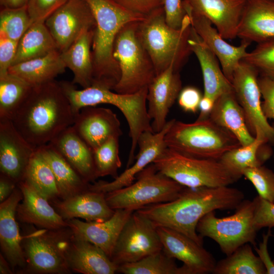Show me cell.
<instances>
[{
  "label": "cell",
  "mask_w": 274,
  "mask_h": 274,
  "mask_svg": "<svg viewBox=\"0 0 274 274\" xmlns=\"http://www.w3.org/2000/svg\"><path fill=\"white\" fill-rule=\"evenodd\" d=\"M244 198L242 191L228 186L186 187L172 201L149 205L136 211L156 227L175 230L203 245V238L196 231L199 221L216 210L235 209Z\"/></svg>",
  "instance_id": "cell-1"
},
{
  "label": "cell",
  "mask_w": 274,
  "mask_h": 274,
  "mask_svg": "<svg viewBox=\"0 0 274 274\" xmlns=\"http://www.w3.org/2000/svg\"><path fill=\"white\" fill-rule=\"evenodd\" d=\"M75 114L60 82L32 86L11 120L17 131L37 148L72 126Z\"/></svg>",
  "instance_id": "cell-2"
},
{
  "label": "cell",
  "mask_w": 274,
  "mask_h": 274,
  "mask_svg": "<svg viewBox=\"0 0 274 274\" xmlns=\"http://www.w3.org/2000/svg\"><path fill=\"white\" fill-rule=\"evenodd\" d=\"M85 1L96 22L91 46L92 86L113 90L120 78V69L113 55L116 36L126 23L142 21L146 16L130 12L112 0Z\"/></svg>",
  "instance_id": "cell-3"
},
{
  "label": "cell",
  "mask_w": 274,
  "mask_h": 274,
  "mask_svg": "<svg viewBox=\"0 0 274 274\" xmlns=\"http://www.w3.org/2000/svg\"><path fill=\"white\" fill-rule=\"evenodd\" d=\"M191 28L187 14L180 28L168 26L163 6L139 22L138 35L151 58L156 76L171 65L179 72L186 63L192 53L188 43Z\"/></svg>",
  "instance_id": "cell-4"
},
{
  "label": "cell",
  "mask_w": 274,
  "mask_h": 274,
  "mask_svg": "<svg viewBox=\"0 0 274 274\" xmlns=\"http://www.w3.org/2000/svg\"><path fill=\"white\" fill-rule=\"evenodd\" d=\"M60 83L75 115L83 108L99 104L113 105L121 112L129 127L130 155L135 154L141 134L153 131L147 106L148 87L133 94H121L102 87L91 86L79 90L72 82L62 81Z\"/></svg>",
  "instance_id": "cell-5"
},
{
  "label": "cell",
  "mask_w": 274,
  "mask_h": 274,
  "mask_svg": "<svg viewBox=\"0 0 274 274\" xmlns=\"http://www.w3.org/2000/svg\"><path fill=\"white\" fill-rule=\"evenodd\" d=\"M164 140L170 149L194 157L215 160L241 146L234 135L209 117L193 123L175 120Z\"/></svg>",
  "instance_id": "cell-6"
},
{
  "label": "cell",
  "mask_w": 274,
  "mask_h": 274,
  "mask_svg": "<svg viewBox=\"0 0 274 274\" xmlns=\"http://www.w3.org/2000/svg\"><path fill=\"white\" fill-rule=\"evenodd\" d=\"M139 22L125 24L114 42L113 55L120 78L113 91L119 93H136L148 87L156 76L151 58L138 35Z\"/></svg>",
  "instance_id": "cell-7"
},
{
  "label": "cell",
  "mask_w": 274,
  "mask_h": 274,
  "mask_svg": "<svg viewBox=\"0 0 274 274\" xmlns=\"http://www.w3.org/2000/svg\"><path fill=\"white\" fill-rule=\"evenodd\" d=\"M73 233L68 227L57 229L34 228L22 236L25 273L65 274L70 270L65 253Z\"/></svg>",
  "instance_id": "cell-8"
},
{
  "label": "cell",
  "mask_w": 274,
  "mask_h": 274,
  "mask_svg": "<svg viewBox=\"0 0 274 274\" xmlns=\"http://www.w3.org/2000/svg\"><path fill=\"white\" fill-rule=\"evenodd\" d=\"M153 163L160 172L186 187L229 186L238 180L219 160L194 157L168 148Z\"/></svg>",
  "instance_id": "cell-9"
},
{
  "label": "cell",
  "mask_w": 274,
  "mask_h": 274,
  "mask_svg": "<svg viewBox=\"0 0 274 274\" xmlns=\"http://www.w3.org/2000/svg\"><path fill=\"white\" fill-rule=\"evenodd\" d=\"M129 186L108 192L106 201L114 210L136 211L177 198L186 187L160 172L152 163L137 174Z\"/></svg>",
  "instance_id": "cell-10"
},
{
  "label": "cell",
  "mask_w": 274,
  "mask_h": 274,
  "mask_svg": "<svg viewBox=\"0 0 274 274\" xmlns=\"http://www.w3.org/2000/svg\"><path fill=\"white\" fill-rule=\"evenodd\" d=\"M255 208L254 199H244L231 216L218 218L215 211L210 212L199 221L197 232L202 238L208 237L216 242L226 256L245 244L256 246Z\"/></svg>",
  "instance_id": "cell-11"
},
{
  "label": "cell",
  "mask_w": 274,
  "mask_h": 274,
  "mask_svg": "<svg viewBox=\"0 0 274 274\" xmlns=\"http://www.w3.org/2000/svg\"><path fill=\"white\" fill-rule=\"evenodd\" d=\"M258 76L255 68L242 60L234 71L231 83L252 134L265 144L274 143L273 128L268 122L262 109Z\"/></svg>",
  "instance_id": "cell-12"
},
{
  "label": "cell",
  "mask_w": 274,
  "mask_h": 274,
  "mask_svg": "<svg viewBox=\"0 0 274 274\" xmlns=\"http://www.w3.org/2000/svg\"><path fill=\"white\" fill-rule=\"evenodd\" d=\"M161 250L156 227L146 217L134 211L119 234L111 259L119 266L138 261Z\"/></svg>",
  "instance_id": "cell-13"
},
{
  "label": "cell",
  "mask_w": 274,
  "mask_h": 274,
  "mask_svg": "<svg viewBox=\"0 0 274 274\" xmlns=\"http://www.w3.org/2000/svg\"><path fill=\"white\" fill-rule=\"evenodd\" d=\"M58 50H66L87 30L94 29L95 19L85 0H67L44 22Z\"/></svg>",
  "instance_id": "cell-14"
},
{
  "label": "cell",
  "mask_w": 274,
  "mask_h": 274,
  "mask_svg": "<svg viewBox=\"0 0 274 274\" xmlns=\"http://www.w3.org/2000/svg\"><path fill=\"white\" fill-rule=\"evenodd\" d=\"M173 119L167 121L163 129L158 132L147 131L141 134L138 142L139 152L132 164L111 182L100 180L90 184V190L107 193L129 186L136 176L153 161L166 149L165 136L174 123Z\"/></svg>",
  "instance_id": "cell-15"
},
{
  "label": "cell",
  "mask_w": 274,
  "mask_h": 274,
  "mask_svg": "<svg viewBox=\"0 0 274 274\" xmlns=\"http://www.w3.org/2000/svg\"><path fill=\"white\" fill-rule=\"evenodd\" d=\"M163 251L183 262L189 274L212 273L216 262L212 254L188 236L169 228L157 226Z\"/></svg>",
  "instance_id": "cell-16"
},
{
  "label": "cell",
  "mask_w": 274,
  "mask_h": 274,
  "mask_svg": "<svg viewBox=\"0 0 274 274\" xmlns=\"http://www.w3.org/2000/svg\"><path fill=\"white\" fill-rule=\"evenodd\" d=\"M36 148L21 135L11 120L0 119L1 174L18 184L23 180Z\"/></svg>",
  "instance_id": "cell-17"
},
{
  "label": "cell",
  "mask_w": 274,
  "mask_h": 274,
  "mask_svg": "<svg viewBox=\"0 0 274 274\" xmlns=\"http://www.w3.org/2000/svg\"><path fill=\"white\" fill-rule=\"evenodd\" d=\"M72 126L92 151L110 139L123 134L117 115L109 109L95 106L81 109L75 115Z\"/></svg>",
  "instance_id": "cell-18"
},
{
  "label": "cell",
  "mask_w": 274,
  "mask_h": 274,
  "mask_svg": "<svg viewBox=\"0 0 274 274\" xmlns=\"http://www.w3.org/2000/svg\"><path fill=\"white\" fill-rule=\"evenodd\" d=\"M246 0H183L186 12L208 19L225 40L237 37Z\"/></svg>",
  "instance_id": "cell-19"
},
{
  "label": "cell",
  "mask_w": 274,
  "mask_h": 274,
  "mask_svg": "<svg viewBox=\"0 0 274 274\" xmlns=\"http://www.w3.org/2000/svg\"><path fill=\"white\" fill-rule=\"evenodd\" d=\"M182 89L179 72L173 65L157 75L148 86L147 108L153 132H159L164 127L169 110Z\"/></svg>",
  "instance_id": "cell-20"
},
{
  "label": "cell",
  "mask_w": 274,
  "mask_h": 274,
  "mask_svg": "<svg viewBox=\"0 0 274 274\" xmlns=\"http://www.w3.org/2000/svg\"><path fill=\"white\" fill-rule=\"evenodd\" d=\"M186 14L190 18L192 27L216 55L224 75L231 83L234 71L247 54V49L250 43L242 41L239 46L231 45L213 27L208 19L188 12Z\"/></svg>",
  "instance_id": "cell-21"
},
{
  "label": "cell",
  "mask_w": 274,
  "mask_h": 274,
  "mask_svg": "<svg viewBox=\"0 0 274 274\" xmlns=\"http://www.w3.org/2000/svg\"><path fill=\"white\" fill-rule=\"evenodd\" d=\"M133 212L115 210L113 215L103 222L83 221L77 218L66 222L74 236L95 245L111 258L119 234Z\"/></svg>",
  "instance_id": "cell-22"
},
{
  "label": "cell",
  "mask_w": 274,
  "mask_h": 274,
  "mask_svg": "<svg viewBox=\"0 0 274 274\" xmlns=\"http://www.w3.org/2000/svg\"><path fill=\"white\" fill-rule=\"evenodd\" d=\"M22 199V194L18 187L12 194L0 204V245L3 255L13 271L16 268L25 267V259L22 247L21 236L16 218V209Z\"/></svg>",
  "instance_id": "cell-23"
},
{
  "label": "cell",
  "mask_w": 274,
  "mask_h": 274,
  "mask_svg": "<svg viewBox=\"0 0 274 274\" xmlns=\"http://www.w3.org/2000/svg\"><path fill=\"white\" fill-rule=\"evenodd\" d=\"M22 194V202L16 209V218L23 223L39 228L57 229L68 227L66 220L53 208L47 199L24 180L17 184Z\"/></svg>",
  "instance_id": "cell-24"
},
{
  "label": "cell",
  "mask_w": 274,
  "mask_h": 274,
  "mask_svg": "<svg viewBox=\"0 0 274 274\" xmlns=\"http://www.w3.org/2000/svg\"><path fill=\"white\" fill-rule=\"evenodd\" d=\"M51 203L66 221L80 218L86 221L103 222L110 219L115 211L108 205L105 193L89 189L66 199L58 198Z\"/></svg>",
  "instance_id": "cell-25"
},
{
  "label": "cell",
  "mask_w": 274,
  "mask_h": 274,
  "mask_svg": "<svg viewBox=\"0 0 274 274\" xmlns=\"http://www.w3.org/2000/svg\"><path fill=\"white\" fill-rule=\"evenodd\" d=\"M237 37L257 44L274 38V0H246Z\"/></svg>",
  "instance_id": "cell-26"
},
{
  "label": "cell",
  "mask_w": 274,
  "mask_h": 274,
  "mask_svg": "<svg viewBox=\"0 0 274 274\" xmlns=\"http://www.w3.org/2000/svg\"><path fill=\"white\" fill-rule=\"evenodd\" d=\"M65 256L71 271L83 274H114L117 271L118 266L101 249L73 234Z\"/></svg>",
  "instance_id": "cell-27"
},
{
  "label": "cell",
  "mask_w": 274,
  "mask_h": 274,
  "mask_svg": "<svg viewBox=\"0 0 274 274\" xmlns=\"http://www.w3.org/2000/svg\"><path fill=\"white\" fill-rule=\"evenodd\" d=\"M188 43L200 65L204 85L203 95L215 100L223 94L233 91L232 83L224 75L218 58L192 27Z\"/></svg>",
  "instance_id": "cell-28"
},
{
  "label": "cell",
  "mask_w": 274,
  "mask_h": 274,
  "mask_svg": "<svg viewBox=\"0 0 274 274\" xmlns=\"http://www.w3.org/2000/svg\"><path fill=\"white\" fill-rule=\"evenodd\" d=\"M88 182L97 179L94 168L92 150L79 136L72 126L66 128L50 143Z\"/></svg>",
  "instance_id": "cell-29"
},
{
  "label": "cell",
  "mask_w": 274,
  "mask_h": 274,
  "mask_svg": "<svg viewBox=\"0 0 274 274\" xmlns=\"http://www.w3.org/2000/svg\"><path fill=\"white\" fill-rule=\"evenodd\" d=\"M209 118L234 135L241 146L248 145L255 139L234 91L223 94L215 100Z\"/></svg>",
  "instance_id": "cell-30"
},
{
  "label": "cell",
  "mask_w": 274,
  "mask_h": 274,
  "mask_svg": "<svg viewBox=\"0 0 274 274\" xmlns=\"http://www.w3.org/2000/svg\"><path fill=\"white\" fill-rule=\"evenodd\" d=\"M94 30L84 31L66 50L61 52L66 68L73 72L72 82L79 84L83 88L90 87L92 84L91 46Z\"/></svg>",
  "instance_id": "cell-31"
},
{
  "label": "cell",
  "mask_w": 274,
  "mask_h": 274,
  "mask_svg": "<svg viewBox=\"0 0 274 274\" xmlns=\"http://www.w3.org/2000/svg\"><path fill=\"white\" fill-rule=\"evenodd\" d=\"M55 178L59 198L66 199L89 190L86 181L50 143L39 147Z\"/></svg>",
  "instance_id": "cell-32"
},
{
  "label": "cell",
  "mask_w": 274,
  "mask_h": 274,
  "mask_svg": "<svg viewBox=\"0 0 274 274\" xmlns=\"http://www.w3.org/2000/svg\"><path fill=\"white\" fill-rule=\"evenodd\" d=\"M66 68L61 52L55 50L45 56L13 64L8 72L35 86L54 80Z\"/></svg>",
  "instance_id": "cell-33"
},
{
  "label": "cell",
  "mask_w": 274,
  "mask_h": 274,
  "mask_svg": "<svg viewBox=\"0 0 274 274\" xmlns=\"http://www.w3.org/2000/svg\"><path fill=\"white\" fill-rule=\"evenodd\" d=\"M55 50L58 49L45 23H32L18 41L12 65L45 56Z\"/></svg>",
  "instance_id": "cell-34"
},
{
  "label": "cell",
  "mask_w": 274,
  "mask_h": 274,
  "mask_svg": "<svg viewBox=\"0 0 274 274\" xmlns=\"http://www.w3.org/2000/svg\"><path fill=\"white\" fill-rule=\"evenodd\" d=\"M265 145L262 140L255 138L251 144L230 150L219 160L226 169L238 180L242 172L248 168L262 165L271 154L269 148L260 150Z\"/></svg>",
  "instance_id": "cell-35"
},
{
  "label": "cell",
  "mask_w": 274,
  "mask_h": 274,
  "mask_svg": "<svg viewBox=\"0 0 274 274\" xmlns=\"http://www.w3.org/2000/svg\"><path fill=\"white\" fill-rule=\"evenodd\" d=\"M22 180L33 187L49 201L59 198V193L53 173L37 147L26 167Z\"/></svg>",
  "instance_id": "cell-36"
},
{
  "label": "cell",
  "mask_w": 274,
  "mask_h": 274,
  "mask_svg": "<svg viewBox=\"0 0 274 274\" xmlns=\"http://www.w3.org/2000/svg\"><path fill=\"white\" fill-rule=\"evenodd\" d=\"M212 273L266 274V270L260 258L254 253L251 244L247 243L216 262Z\"/></svg>",
  "instance_id": "cell-37"
},
{
  "label": "cell",
  "mask_w": 274,
  "mask_h": 274,
  "mask_svg": "<svg viewBox=\"0 0 274 274\" xmlns=\"http://www.w3.org/2000/svg\"><path fill=\"white\" fill-rule=\"evenodd\" d=\"M32 86L9 72L0 75V119L11 120Z\"/></svg>",
  "instance_id": "cell-38"
},
{
  "label": "cell",
  "mask_w": 274,
  "mask_h": 274,
  "mask_svg": "<svg viewBox=\"0 0 274 274\" xmlns=\"http://www.w3.org/2000/svg\"><path fill=\"white\" fill-rule=\"evenodd\" d=\"M117 272L123 274H189L183 266L178 267L175 259L161 250L136 262L118 266Z\"/></svg>",
  "instance_id": "cell-39"
},
{
  "label": "cell",
  "mask_w": 274,
  "mask_h": 274,
  "mask_svg": "<svg viewBox=\"0 0 274 274\" xmlns=\"http://www.w3.org/2000/svg\"><path fill=\"white\" fill-rule=\"evenodd\" d=\"M118 137H113L92 151L93 159L97 178L111 176L116 179L122 165L119 156Z\"/></svg>",
  "instance_id": "cell-40"
},
{
  "label": "cell",
  "mask_w": 274,
  "mask_h": 274,
  "mask_svg": "<svg viewBox=\"0 0 274 274\" xmlns=\"http://www.w3.org/2000/svg\"><path fill=\"white\" fill-rule=\"evenodd\" d=\"M27 6L17 8H1L0 35L18 42L32 24Z\"/></svg>",
  "instance_id": "cell-41"
},
{
  "label": "cell",
  "mask_w": 274,
  "mask_h": 274,
  "mask_svg": "<svg viewBox=\"0 0 274 274\" xmlns=\"http://www.w3.org/2000/svg\"><path fill=\"white\" fill-rule=\"evenodd\" d=\"M243 60L255 68L259 76L274 81V38L257 43Z\"/></svg>",
  "instance_id": "cell-42"
},
{
  "label": "cell",
  "mask_w": 274,
  "mask_h": 274,
  "mask_svg": "<svg viewBox=\"0 0 274 274\" xmlns=\"http://www.w3.org/2000/svg\"><path fill=\"white\" fill-rule=\"evenodd\" d=\"M242 176L253 184L258 196L274 203V173L271 169L262 165L244 169Z\"/></svg>",
  "instance_id": "cell-43"
},
{
  "label": "cell",
  "mask_w": 274,
  "mask_h": 274,
  "mask_svg": "<svg viewBox=\"0 0 274 274\" xmlns=\"http://www.w3.org/2000/svg\"><path fill=\"white\" fill-rule=\"evenodd\" d=\"M67 0H28L27 8L33 23L43 22Z\"/></svg>",
  "instance_id": "cell-44"
},
{
  "label": "cell",
  "mask_w": 274,
  "mask_h": 274,
  "mask_svg": "<svg viewBox=\"0 0 274 274\" xmlns=\"http://www.w3.org/2000/svg\"><path fill=\"white\" fill-rule=\"evenodd\" d=\"M253 199L255 205L253 224L255 229L258 231L264 227H273L274 203L268 201L258 195Z\"/></svg>",
  "instance_id": "cell-45"
},
{
  "label": "cell",
  "mask_w": 274,
  "mask_h": 274,
  "mask_svg": "<svg viewBox=\"0 0 274 274\" xmlns=\"http://www.w3.org/2000/svg\"><path fill=\"white\" fill-rule=\"evenodd\" d=\"M163 7L167 25L175 29L180 28L187 15L183 0H163Z\"/></svg>",
  "instance_id": "cell-46"
},
{
  "label": "cell",
  "mask_w": 274,
  "mask_h": 274,
  "mask_svg": "<svg viewBox=\"0 0 274 274\" xmlns=\"http://www.w3.org/2000/svg\"><path fill=\"white\" fill-rule=\"evenodd\" d=\"M126 10L147 16L163 6V0H112Z\"/></svg>",
  "instance_id": "cell-47"
},
{
  "label": "cell",
  "mask_w": 274,
  "mask_h": 274,
  "mask_svg": "<svg viewBox=\"0 0 274 274\" xmlns=\"http://www.w3.org/2000/svg\"><path fill=\"white\" fill-rule=\"evenodd\" d=\"M258 84L263 98L262 109L265 117L274 119V81L264 77H258Z\"/></svg>",
  "instance_id": "cell-48"
},
{
  "label": "cell",
  "mask_w": 274,
  "mask_h": 274,
  "mask_svg": "<svg viewBox=\"0 0 274 274\" xmlns=\"http://www.w3.org/2000/svg\"><path fill=\"white\" fill-rule=\"evenodd\" d=\"M202 96L198 88L189 86L182 89L177 99L184 111L195 113L199 109Z\"/></svg>",
  "instance_id": "cell-49"
},
{
  "label": "cell",
  "mask_w": 274,
  "mask_h": 274,
  "mask_svg": "<svg viewBox=\"0 0 274 274\" xmlns=\"http://www.w3.org/2000/svg\"><path fill=\"white\" fill-rule=\"evenodd\" d=\"M18 42L0 35V75L8 73L15 58Z\"/></svg>",
  "instance_id": "cell-50"
},
{
  "label": "cell",
  "mask_w": 274,
  "mask_h": 274,
  "mask_svg": "<svg viewBox=\"0 0 274 274\" xmlns=\"http://www.w3.org/2000/svg\"><path fill=\"white\" fill-rule=\"evenodd\" d=\"M270 233V230H269L266 234H263L262 240L259 243L258 247L254 246V250L266 269V274H274V263L268 251V242Z\"/></svg>",
  "instance_id": "cell-51"
},
{
  "label": "cell",
  "mask_w": 274,
  "mask_h": 274,
  "mask_svg": "<svg viewBox=\"0 0 274 274\" xmlns=\"http://www.w3.org/2000/svg\"><path fill=\"white\" fill-rule=\"evenodd\" d=\"M17 187V183L7 176L0 175V202L6 200Z\"/></svg>",
  "instance_id": "cell-52"
},
{
  "label": "cell",
  "mask_w": 274,
  "mask_h": 274,
  "mask_svg": "<svg viewBox=\"0 0 274 274\" xmlns=\"http://www.w3.org/2000/svg\"><path fill=\"white\" fill-rule=\"evenodd\" d=\"M214 99L203 95L199 104L200 114L197 119H203L209 117L214 105Z\"/></svg>",
  "instance_id": "cell-53"
},
{
  "label": "cell",
  "mask_w": 274,
  "mask_h": 274,
  "mask_svg": "<svg viewBox=\"0 0 274 274\" xmlns=\"http://www.w3.org/2000/svg\"><path fill=\"white\" fill-rule=\"evenodd\" d=\"M28 0H0L1 8H17L27 5Z\"/></svg>",
  "instance_id": "cell-54"
},
{
  "label": "cell",
  "mask_w": 274,
  "mask_h": 274,
  "mask_svg": "<svg viewBox=\"0 0 274 274\" xmlns=\"http://www.w3.org/2000/svg\"><path fill=\"white\" fill-rule=\"evenodd\" d=\"M9 262L5 257L1 253L0 254V273L1 274H12L13 273Z\"/></svg>",
  "instance_id": "cell-55"
},
{
  "label": "cell",
  "mask_w": 274,
  "mask_h": 274,
  "mask_svg": "<svg viewBox=\"0 0 274 274\" xmlns=\"http://www.w3.org/2000/svg\"><path fill=\"white\" fill-rule=\"evenodd\" d=\"M273 128V129H274V123H272V124L271 125Z\"/></svg>",
  "instance_id": "cell-56"
}]
</instances>
